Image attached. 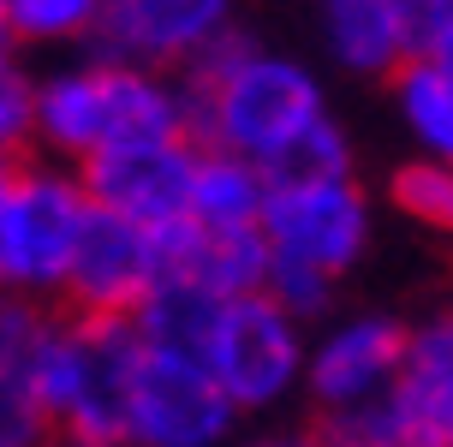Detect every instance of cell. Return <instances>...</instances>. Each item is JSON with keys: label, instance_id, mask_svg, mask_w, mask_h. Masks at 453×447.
Masks as SVG:
<instances>
[{"label": "cell", "instance_id": "obj_12", "mask_svg": "<svg viewBox=\"0 0 453 447\" xmlns=\"http://www.w3.org/2000/svg\"><path fill=\"white\" fill-rule=\"evenodd\" d=\"M394 424L400 447H453V304L406 322Z\"/></svg>", "mask_w": 453, "mask_h": 447}, {"label": "cell", "instance_id": "obj_11", "mask_svg": "<svg viewBox=\"0 0 453 447\" xmlns=\"http://www.w3.org/2000/svg\"><path fill=\"white\" fill-rule=\"evenodd\" d=\"M191 167H197V143L191 137H143V143L102 150L96 161L78 167V179H84V197L96 209L161 233V227L185 221Z\"/></svg>", "mask_w": 453, "mask_h": 447}, {"label": "cell", "instance_id": "obj_1", "mask_svg": "<svg viewBox=\"0 0 453 447\" xmlns=\"http://www.w3.org/2000/svg\"><path fill=\"white\" fill-rule=\"evenodd\" d=\"M180 89H185V132H191V143L245 156L263 173L274 167V156L293 137H304L322 113H334L317 66L257 42L245 24H233L203 60H191L180 72Z\"/></svg>", "mask_w": 453, "mask_h": 447}, {"label": "cell", "instance_id": "obj_6", "mask_svg": "<svg viewBox=\"0 0 453 447\" xmlns=\"http://www.w3.org/2000/svg\"><path fill=\"white\" fill-rule=\"evenodd\" d=\"M257 233L269 245V263L311 268L340 287L376 245V197L358 185V173L269 185Z\"/></svg>", "mask_w": 453, "mask_h": 447}, {"label": "cell", "instance_id": "obj_24", "mask_svg": "<svg viewBox=\"0 0 453 447\" xmlns=\"http://www.w3.org/2000/svg\"><path fill=\"white\" fill-rule=\"evenodd\" d=\"M239 447H322L317 429H269V435H250Z\"/></svg>", "mask_w": 453, "mask_h": 447}, {"label": "cell", "instance_id": "obj_25", "mask_svg": "<svg viewBox=\"0 0 453 447\" xmlns=\"http://www.w3.org/2000/svg\"><path fill=\"white\" fill-rule=\"evenodd\" d=\"M418 60H430V66H435V72H441V78L453 84V24L441 30V36H435L430 48H424V54H418Z\"/></svg>", "mask_w": 453, "mask_h": 447}, {"label": "cell", "instance_id": "obj_13", "mask_svg": "<svg viewBox=\"0 0 453 447\" xmlns=\"http://www.w3.org/2000/svg\"><path fill=\"white\" fill-rule=\"evenodd\" d=\"M161 274H185L215 298H245V292H263V281H269V245L257 227L203 233V227L180 221L161 227Z\"/></svg>", "mask_w": 453, "mask_h": 447}, {"label": "cell", "instance_id": "obj_23", "mask_svg": "<svg viewBox=\"0 0 453 447\" xmlns=\"http://www.w3.org/2000/svg\"><path fill=\"white\" fill-rule=\"evenodd\" d=\"M394 24H400L406 54H424V48L453 24V0H394Z\"/></svg>", "mask_w": 453, "mask_h": 447}, {"label": "cell", "instance_id": "obj_17", "mask_svg": "<svg viewBox=\"0 0 453 447\" xmlns=\"http://www.w3.org/2000/svg\"><path fill=\"white\" fill-rule=\"evenodd\" d=\"M388 102H394V119L406 132L411 156L418 161H448L453 167V84L430 60L411 54L406 66L388 78Z\"/></svg>", "mask_w": 453, "mask_h": 447}, {"label": "cell", "instance_id": "obj_27", "mask_svg": "<svg viewBox=\"0 0 453 447\" xmlns=\"http://www.w3.org/2000/svg\"><path fill=\"white\" fill-rule=\"evenodd\" d=\"M0 12H6V0H0ZM0 42H6V30H0Z\"/></svg>", "mask_w": 453, "mask_h": 447}, {"label": "cell", "instance_id": "obj_26", "mask_svg": "<svg viewBox=\"0 0 453 447\" xmlns=\"http://www.w3.org/2000/svg\"><path fill=\"white\" fill-rule=\"evenodd\" d=\"M346 447H400V442H346Z\"/></svg>", "mask_w": 453, "mask_h": 447}, {"label": "cell", "instance_id": "obj_28", "mask_svg": "<svg viewBox=\"0 0 453 447\" xmlns=\"http://www.w3.org/2000/svg\"><path fill=\"white\" fill-rule=\"evenodd\" d=\"M0 167H6V156H0Z\"/></svg>", "mask_w": 453, "mask_h": 447}, {"label": "cell", "instance_id": "obj_14", "mask_svg": "<svg viewBox=\"0 0 453 447\" xmlns=\"http://www.w3.org/2000/svg\"><path fill=\"white\" fill-rule=\"evenodd\" d=\"M48 311L24 298H0V447H48L42 394H36V340Z\"/></svg>", "mask_w": 453, "mask_h": 447}, {"label": "cell", "instance_id": "obj_19", "mask_svg": "<svg viewBox=\"0 0 453 447\" xmlns=\"http://www.w3.org/2000/svg\"><path fill=\"white\" fill-rule=\"evenodd\" d=\"M102 24V0H6L0 30L6 48H90Z\"/></svg>", "mask_w": 453, "mask_h": 447}, {"label": "cell", "instance_id": "obj_4", "mask_svg": "<svg viewBox=\"0 0 453 447\" xmlns=\"http://www.w3.org/2000/svg\"><path fill=\"white\" fill-rule=\"evenodd\" d=\"M84 215L90 197L78 167H60L48 156L6 161L0 167V298L54 311Z\"/></svg>", "mask_w": 453, "mask_h": 447}, {"label": "cell", "instance_id": "obj_8", "mask_svg": "<svg viewBox=\"0 0 453 447\" xmlns=\"http://www.w3.org/2000/svg\"><path fill=\"white\" fill-rule=\"evenodd\" d=\"M406 352V322L394 311H346L322 316L304 346V381L298 394L311 400L317 424H334L346 412H364L394 394Z\"/></svg>", "mask_w": 453, "mask_h": 447}, {"label": "cell", "instance_id": "obj_2", "mask_svg": "<svg viewBox=\"0 0 453 447\" xmlns=\"http://www.w3.org/2000/svg\"><path fill=\"white\" fill-rule=\"evenodd\" d=\"M143 137H191L185 132V89L167 72H143L108 54L60 60L36 72V119H30V156L60 167H84L102 150L143 143Z\"/></svg>", "mask_w": 453, "mask_h": 447}, {"label": "cell", "instance_id": "obj_16", "mask_svg": "<svg viewBox=\"0 0 453 447\" xmlns=\"http://www.w3.org/2000/svg\"><path fill=\"white\" fill-rule=\"evenodd\" d=\"M263 197H269V179L257 161L226 156V150H197L185 221L203 227V233H245L263 221Z\"/></svg>", "mask_w": 453, "mask_h": 447}, {"label": "cell", "instance_id": "obj_3", "mask_svg": "<svg viewBox=\"0 0 453 447\" xmlns=\"http://www.w3.org/2000/svg\"><path fill=\"white\" fill-rule=\"evenodd\" d=\"M143 340L119 316L48 311L36 340V394L60 447H126V388Z\"/></svg>", "mask_w": 453, "mask_h": 447}, {"label": "cell", "instance_id": "obj_10", "mask_svg": "<svg viewBox=\"0 0 453 447\" xmlns=\"http://www.w3.org/2000/svg\"><path fill=\"white\" fill-rule=\"evenodd\" d=\"M156 281H161V233H150V227H137V221H119V215L90 203L54 311L119 316L126 322Z\"/></svg>", "mask_w": 453, "mask_h": 447}, {"label": "cell", "instance_id": "obj_7", "mask_svg": "<svg viewBox=\"0 0 453 447\" xmlns=\"http://www.w3.org/2000/svg\"><path fill=\"white\" fill-rule=\"evenodd\" d=\"M239 412L226 405L203 358L143 346L126 388V447H233Z\"/></svg>", "mask_w": 453, "mask_h": 447}, {"label": "cell", "instance_id": "obj_15", "mask_svg": "<svg viewBox=\"0 0 453 447\" xmlns=\"http://www.w3.org/2000/svg\"><path fill=\"white\" fill-rule=\"evenodd\" d=\"M317 12V36L328 48V60L352 78H394L411 54L400 42L394 24V0H311Z\"/></svg>", "mask_w": 453, "mask_h": 447}, {"label": "cell", "instance_id": "obj_18", "mask_svg": "<svg viewBox=\"0 0 453 447\" xmlns=\"http://www.w3.org/2000/svg\"><path fill=\"white\" fill-rule=\"evenodd\" d=\"M215 311H221V298H215V292H203L197 281H185V274H161L126 322H132V335L143 340V346L191 352V358H197V346H203Z\"/></svg>", "mask_w": 453, "mask_h": 447}, {"label": "cell", "instance_id": "obj_21", "mask_svg": "<svg viewBox=\"0 0 453 447\" xmlns=\"http://www.w3.org/2000/svg\"><path fill=\"white\" fill-rule=\"evenodd\" d=\"M346 173H358L352 132L340 126L334 113H322L311 132L293 137V143L274 156V167H269L263 179H269V185H293V179H346Z\"/></svg>", "mask_w": 453, "mask_h": 447}, {"label": "cell", "instance_id": "obj_22", "mask_svg": "<svg viewBox=\"0 0 453 447\" xmlns=\"http://www.w3.org/2000/svg\"><path fill=\"white\" fill-rule=\"evenodd\" d=\"M30 119H36V72L19 48L0 42V156H30Z\"/></svg>", "mask_w": 453, "mask_h": 447}, {"label": "cell", "instance_id": "obj_9", "mask_svg": "<svg viewBox=\"0 0 453 447\" xmlns=\"http://www.w3.org/2000/svg\"><path fill=\"white\" fill-rule=\"evenodd\" d=\"M239 24V0H102L96 54L180 78Z\"/></svg>", "mask_w": 453, "mask_h": 447}, {"label": "cell", "instance_id": "obj_5", "mask_svg": "<svg viewBox=\"0 0 453 447\" xmlns=\"http://www.w3.org/2000/svg\"><path fill=\"white\" fill-rule=\"evenodd\" d=\"M304 346H311V328L298 316H287L269 292H245V298H221L197 358L239 418H263L298 400Z\"/></svg>", "mask_w": 453, "mask_h": 447}, {"label": "cell", "instance_id": "obj_20", "mask_svg": "<svg viewBox=\"0 0 453 447\" xmlns=\"http://www.w3.org/2000/svg\"><path fill=\"white\" fill-rule=\"evenodd\" d=\"M388 203H394V215L430 227L435 239L453 245V167L448 161H418V156L400 161L388 173Z\"/></svg>", "mask_w": 453, "mask_h": 447}]
</instances>
